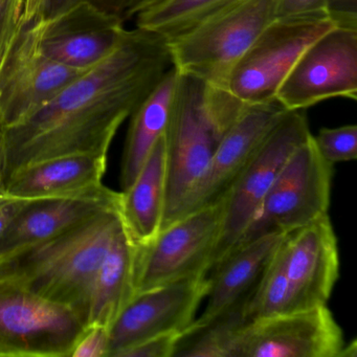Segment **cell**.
<instances>
[{
	"label": "cell",
	"mask_w": 357,
	"mask_h": 357,
	"mask_svg": "<svg viewBox=\"0 0 357 357\" xmlns=\"http://www.w3.org/2000/svg\"><path fill=\"white\" fill-rule=\"evenodd\" d=\"M172 66L166 39L126 30L116 49L26 120L0 129L6 183L18 169L72 154L107 155L121 125Z\"/></svg>",
	"instance_id": "6da1fadb"
},
{
	"label": "cell",
	"mask_w": 357,
	"mask_h": 357,
	"mask_svg": "<svg viewBox=\"0 0 357 357\" xmlns=\"http://www.w3.org/2000/svg\"><path fill=\"white\" fill-rule=\"evenodd\" d=\"M122 227L119 206L102 211L55 237L0 259V281L14 282L66 305L86 323L98 269Z\"/></svg>",
	"instance_id": "7a4b0ae2"
},
{
	"label": "cell",
	"mask_w": 357,
	"mask_h": 357,
	"mask_svg": "<svg viewBox=\"0 0 357 357\" xmlns=\"http://www.w3.org/2000/svg\"><path fill=\"white\" fill-rule=\"evenodd\" d=\"M334 26L327 16L275 18L238 60L220 91L204 86L208 103L237 118L248 106L273 101L303 52Z\"/></svg>",
	"instance_id": "3957f363"
},
{
	"label": "cell",
	"mask_w": 357,
	"mask_h": 357,
	"mask_svg": "<svg viewBox=\"0 0 357 357\" xmlns=\"http://www.w3.org/2000/svg\"><path fill=\"white\" fill-rule=\"evenodd\" d=\"M278 3L242 0L167 41L173 68L208 91H220L238 60L277 18Z\"/></svg>",
	"instance_id": "277c9868"
},
{
	"label": "cell",
	"mask_w": 357,
	"mask_h": 357,
	"mask_svg": "<svg viewBox=\"0 0 357 357\" xmlns=\"http://www.w3.org/2000/svg\"><path fill=\"white\" fill-rule=\"evenodd\" d=\"M225 135L206 108L204 83L179 74L164 133L167 191L160 229L181 216L190 194Z\"/></svg>",
	"instance_id": "5b68a950"
},
{
	"label": "cell",
	"mask_w": 357,
	"mask_h": 357,
	"mask_svg": "<svg viewBox=\"0 0 357 357\" xmlns=\"http://www.w3.org/2000/svg\"><path fill=\"white\" fill-rule=\"evenodd\" d=\"M332 178L333 165L321 158L311 133L286 160L256 216L231 250L263 236L290 233L327 215Z\"/></svg>",
	"instance_id": "8992f818"
},
{
	"label": "cell",
	"mask_w": 357,
	"mask_h": 357,
	"mask_svg": "<svg viewBox=\"0 0 357 357\" xmlns=\"http://www.w3.org/2000/svg\"><path fill=\"white\" fill-rule=\"evenodd\" d=\"M225 195L181 216L135 248V294L190 275L208 273L225 216Z\"/></svg>",
	"instance_id": "52a82bcc"
},
{
	"label": "cell",
	"mask_w": 357,
	"mask_h": 357,
	"mask_svg": "<svg viewBox=\"0 0 357 357\" xmlns=\"http://www.w3.org/2000/svg\"><path fill=\"white\" fill-rule=\"evenodd\" d=\"M86 328L74 309L0 281V357H70Z\"/></svg>",
	"instance_id": "ba28073f"
},
{
	"label": "cell",
	"mask_w": 357,
	"mask_h": 357,
	"mask_svg": "<svg viewBox=\"0 0 357 357\" xmlns=\"http://www.w3.org/2000/svg\"><path fill=\"white\" fill-rule=\"evenodd\" d=\"M327 305L252 321L236 330L222 357H352Z\"/></svg>",
	"instance_id": "9c48e42d"
},
{
	"label": "cell",
	"mask_w": 357,
	"mask_h": 357,
	"mask_svg": "<svg viewBox=\"0 0 357 357\" xmlns=\"http://www.w3.org/2000/svg\"><path fill=\"white\" fill-rule=\"evenodd\" d=\"M310 135L304 110H288L267 135L225 194L222 227L211 268L239 241L286 160Z\"/></svg>",
	"instance_id": "30bf717a"
},
{
	"label": "cell",
	"mask_w": 357,
	"mask_h": 357,
	"mask_svg": "<svg viewBox=\"0 0 357 357\" xmlns=\"http://www.w3.org/2000/svg\"><path fill=\"white\" fill-rule=\"evenodd\" d=\"M333 98L356 101V29L334 26L313 41L275 95L287 110H305Z\"/></svg>",
	"instance_id": "8fae6325"
},
{
	"label": "cell",
	"mask_w": 357,
	"mask_h": 357,
	"mask_svg": "<svg viewBox=\"0 0 357 357\" xmlns=\"http://www.w3.org/2000/svg\"><path fill=\"white\" fill-rule=\"evenodd\" d=\"M208 273L190 275L135 294L109 327L106 357L160 334L183 332L206 298Z\"/></svg>",
	"instance_id": "7c38bea8"
},
{
	"label": "cell",
	"mask_w": 357,
	"mask_h": 357,
	"mask_svg": "<svg viewBox=\"0 0 357 357\" xmlns=\"http://www.w3.org/2000/svg\"><path fill=\"white\" fill-rule=\"evenodd\" d=\"M120 14L79 0L32 24L39 47L54 61L87 70L116 49L127 29Z\"/></svg>",
	"instance_id": "4fadbf2b"
},
{
	"label": "cell",
	"mask_w": 357,
	"mask_h": 357,
	"mask_svg": "<svg viewBox=\"0 0 357 357\" xmlns=\"http://www.w3.org/2000/svg\"><path fill=\"white\" fill-rule=\"evenodd\" d=\"M85 70L47 57L32 24L26 26L0 66V129L32 116Z\"/></svg>",
	"instance_id": "5bb4252c"
},
{
	"label": "cell",
	"mask_w": 357,
	"mask_h": 357,
	"mask_svg": "<svg viewBox=\"0 0 357 357\" xmlns=\"http://www.w3.org/2000/svg\"><path fill=\"white\" fill-rule=\"evenodd\" d=\"M279 250L294 312L327 305L340 277L337 238L329 215L285 234Z\"/></svg>",
	"instance_id": "9a60e30c"
},
{
	"label": "cell",
	"mask_w": 357,
	"mask_h": 357,
	"mask_svg": "<svg viewBox=\"0 0 357 357\" xmlns=\"http://www.w3.org/2000/svg\"><path fill=\"white\" fill-rule=\"evenodd\" d=\"M287 112L277 100L248 106L219 142L181 216L221 199Z\"/></svg>",
	"instance_id": "2e32d148"
},
{
	"label": "cell",
	"mask_w": 357,
	"mask_h": 357,
	"mask_svg": "<svg viewBox=\"0 0 357 357\" xmlns=\"http://www.w3.org/2000/svg\"><path fill=\"white\" fill-rule=\"evenodd\" d=\"M120 192L106 185L81 193L30 199L0 238V259L55 237L102 211L119 206Z\"/></svg>",
	"instance_id": "e0dca14e"
},
{
	"label": "cell",
	"mask_w": 357,
	"mask_h": 357,
	"mask_svg": "<svg viewBox=\"0 0 357 357\" xmlns=\"http://www.w3.org/2000/svg\"><path fill=\"white\" fill-rule=\"evenodd\" d=\"M285 234L263 236L231 250L208 273L206 308L194 323L204 324L245 304Z\"/></svg>",
	"instance_id": "ac0fdd59"
},
{
	"label": "cell",
	"mask_w": 357,
	"mask_h": 357,
	"mask_svg": "<svg viewBox=\"0 0 357 357\" xmlns=\"http://www.w3.org/2000/svg\"><path fill=\"white\" fill-rule=\"evenodd\" d=\"M107 155L72 154L22 167L6 183L5 194L20 199L70 195L103 185Z\"/></svg>",
	"instance_id": "d6986e66"
},
{
	"label": "cell",
	"mask_w": 357,
	"mask_h": 357,
	"mask_svg": "<svg viewBox=\"0 0 357 357\" xmlns=\"http://www.w3.org/2000/svg\"><path fill=\"white\" fill-rule=\"evenodd\" d=\"M166 191L167 150L162 135L133 183L120 192L119 213L135 243H147L162 229Z\"/></svg>",
	"instance_id": "ffe728a7"
},
{
	"label": "cell",
	"mask_w": 357,
	"mask_h": 357,
	"mask_svg": "<svg viewBox=\"0 0 357 357\" xmlns=\"http://www.w3.org/2000/svg\"><path fill=\"white\" fill-rule=\"evenodd\" d=\"M135 248L137 244L123 225L98 269L89 298L87 326L109 328L135 296Z\"/></svg>",
	"instance_id": "44dd1931"
},
{
	"label": "cell",
	"mask_w": 357,
	"mask_h": 357,
	"mask_svg": "<svg viewBox=\"0 0 357 357\" xmlns=\"http://www.w3.org/2000/svg\"><path fill=\"white\" fill-rule=\"evenodd\" d=\"M178 77V72L171 66L158 86L131 114L121 162L122 190L133 183L152 148L164 135Z\"/></svg>",
	"instance_id": "7402d4cb"
},
{
	"label": "cell",
	"mask_w": 357,
	"mask_h": 357,
	"mask_svg": "<svg viewBox=\"0 0 357 357\" xmlns=\"http://www.w3.org/2000/svg\"><path fill=\"white\" fill-rule=\"evenodd\" d=\"M240 1L242 0H166L137 14L132 20L135 28L149 31L169 41Z\"/></svg>",
	"instance_id": "603a6c76"
},
{
	"label": "cell",
	"mask_w": 357,
	"mask_h": 357,
	"mask_svg": "<svg viewBox=\"0 0 357 357\" xmlns=\"http://www.w3.org/2000/svg\"><path fill=\"white\" fill-rule=\"evenodd\" d=\"M312 139L321 158L333 166L357 158L356 125L321 128Z\"/></svg>",
	"instance_id": "cb8c5ba5"
},
{
	"label": "cell",
	"mask_w": 357,
	"mask_h": 357,
	"mask_svg": "<svg viewBox=\"0 0 357 357\" xmlns=\"http://www.w3.org/2000/svg\"><path fill=\"white\" fill-rule=\"evenodd\" d=\"M28 26L26 0H0V66Z\"/></svg>",
	"instance_id": "d4e9b609"
},
{
	"label": "cell",
	"mask_w": 357,
	"mask_h": 357,
	"mask_svg": "<svg viewBox=\"0 0 357 357\" xmlns=\"http://www.w3.org/2000/svg\"><path fill=\"white\" fill-rule=\"evenodd\" d=\"M181 333L183 332H172L147 338L122 351L118 357H174Z\"/></svg>",
	"instance_id": "484cf974"
},
{
	"label": "cell",
	"mask_w": 357,
	"mask_h": 357,
	"mask_svg": "<svg viewBox=\"0 0 357 357\" xmlns=\"http://www.w3.org/2000/svg\"><path fill=\"white\" fill-rule=\"evenodd\" d=\"M109 342V328L87 326L70 357H106Z\"/></svg>",
	"instance_id": "4316f807"
},
{
	"label": "cell",
	"mask_w": 357,
	"mask_h": 357,
	"mask_svg": "<svg viewBox=\"0 0 357 357\" xmlns=\"http://www.w3.org/2000/svg\"><path fill=\"white\" fill-rule=\"evenodd\" d=\"M328 16L327 0H279L277 18Z\"/></svg>",
	"instance_id": "83f0119b"
},
{
	"label": "cell",
	"mask_w": 357,
	"mask_h": 357,
	"mask_svg": "<svg viewBox=\"0 0 357 357\" xmlns=\"http://www.w3.org/2000/svg\"><path fill=\"white\" fill-rule=\"evenodd\" d=\"M327 11L336 26L357 30V0H327Z\"/></svg>",
	"instance_id": "f1b7e54d"
},
{
	"label": "cell",
	"mask_w": 357,
	"mask_h": 357,
	"mask_svg": "<svg viewBox=\"0 0 357 357\" xmlns=\"http://www.w3.org/2000/svg\"><path fill=\"white\" fill-rule=\"evenodd\" d=\"M79 0H26V20L30 24L54 15Z\"/></svg>",
	"instance_id": "f546056e"
},
{
	"label": "cell",
	"mask_w": 357,
	"mask_h": 357,
	"mask_svg": "<svg viewBox=\"0 0 357 357\" xmlns=\"http://www.w3.org/2000/svg\"><path fill=\"white\" fill-rule=\"evenodd\" d=\"M30 199H20L11 196H0V238L3 237L8 227L16 215L26 206Z\"/></svg>",
	"instance_id": "4dcf8cb0"
},
{
	"label": "cell",
	"mask_w": 357,
	"mask_h": 357,
	"mask_svg": "<svg viewBox=\"0 0 357 357\" xmlns=\"http://www.w3.org/2000/svg\"><path fill=\"white\" fill-rule=\"evenodd\" d=\"M165 1L166 0H125L118 12L122 16L124 22L125 20H131L137 14L147 11Z\"/></svg>",
	"instance_id": "1f68e13d"
},
{
	"label": "cell",
	"mask_w": 357,
	"mask_h": 357,
	"mask_svg": "<svg viewBox=\"0 0 357 357\" xmlns=\"http://www.w3.org/2000/svg\"><path fill=\"white\" fill-rule=\"evenodd\" d=\"M6 174H5V154H3V139L0 132V196L5 194Z\"/></svg>",
	"instance_id": "d6a6232c"
},
{
	"label": "cell",
	"mask_w": 357,
	"mask_h": 357,
	"mask_svg": "<svg viewBox=\"0 0 357 357\" xmlns=\"http://www.w3.org/2000/svg\"><path fill=\"white\" fill-rule=\"evenodd\" d=\"M124 1L125 0H112V9H114V11L119 13V9H120L121 5H122Z\"/></svg>",
	"instance_id": "836d02e7"
}]
</instances>
